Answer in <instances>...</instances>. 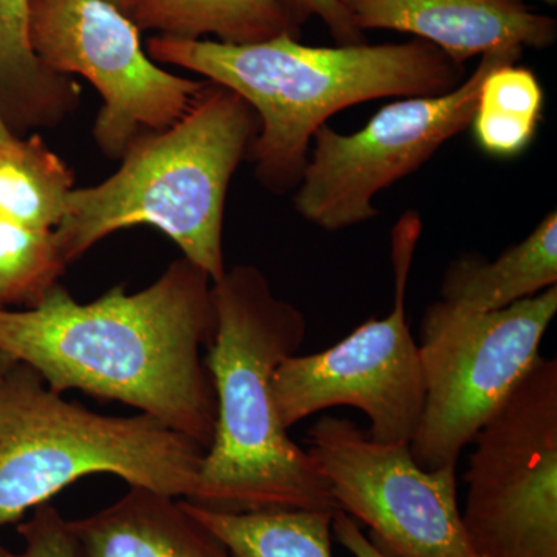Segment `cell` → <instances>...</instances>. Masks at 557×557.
Instances as JSON below:
<instances>
[{"label": "cell", "mask_w": 557, "mask_h": 557, "mask_svg": "<svg viewBox=\"0 0 557 557\" xmlns=\"http://www.w3.org/2000/svg\"><path fill=\"white\" fill-rule=\"evenodd\" d=\"M212 281L186 258L148 288L81 304L58 284L32 309H0V354L57 394L81 391L157 418L208 450L218 423L201 350L215 333Z\"/></svg>", "instance_id": "cell-1"}, {"label": "cell", "mask_w": 557, "mask_h": 557, "mask_svg": "<svg viewBox=\"0 0 557 557\" xmlns=\"http://www.w3.org/2000/svg\"><path fill=\"white\" fill-rule=\"evenodd\" d=\"M146 51L236 91L255 109L260 129L248 160L274 194L298 188L311 139L335 113L381 98L438 97L467 78L465 65L416 38L311 47L288 35L244 46L159 35Z\"/></svg>", "instance_id": "cell-2"}, {"label": "cell", "mask_w": 557, "mask_h": 557, "mask_svg": "<svg viewBox=\"0 0 557 557\" xmlns=\"http://www.w3.org/2000/svg\"><path fill=\"white\" fill-rule=\"evenodd\" d=\"M215 333L205 364L214 381L218 423L190 504L228 512L338 511L327 480L278 420L273 373L298 355L302 311L277 298L265 274L236 265L212 282Z\"/></svg>", "instance_id": "cell-3"}, {"label": "cell", "mask_w": 557, "mask_h": 557, "mask_svg": "<svg viewBox=\"0 0 557 557\" xmlns=\"http://www.w3.org/2000/svg\"><path fill=\"white\" fill-rule=\"evenodd\" d=\"M259 129L258 113L240 95L205 81L174 124L131 143L112 177L70 193L64 219L53 230L62 260L69 265L110 234L149 225L219 281L226 271V194Z\"/></svg>", "instance_id": "cell-4"}, {"label": "cell", "mask_w": 557, "mask_h": 557, "mask_svg": "<svg viewBox=\"0 0 557 557\" xmlns=\"http://www.w3.org/2000/svg\"><path fill=\"white\" fill-rule=\"evenodd\" d=\"M205 456L146 413L108 417L67 401L21 362L0 380V527L91 474L190 500Z\"/></svg>", "instance_id": "cell-5"}, {"label": "cell", "mask_w": 557, "mask_h": 557, "mask_svg": "<svg viewBox=\"0 0 557 557\" xmlns=\"http://www.w3.org/2000/svg\"><path fill=\"white\" fill-rule=\"evenodd\" d=\"M557 313V285L507 309L475 313L437 300L420 327L424 405L409 442L418 467L458 458L541 357Z\"/></svg>", "instance_id": "cell-6"}, {"label": "cell", "mask_w": 557, "mask_h": 557, "mask_svg": "<svg viewBox=\"0 0 557 557\" xmlns=\"http://www.w3.org/2000/svg\"><path fill=\"white\" fill-rule=\"evenodd\" d=\"M461 511L474 557H557V361L539 357L472 440Z\"/></svg>", "instance_id": "cell-7"}, {"label": "cell", "mask_w": 557, "mask_h": 557, "mask_svg": "<svg viewBox=\"0 0 557 557\" xmlns=\"http://www.w3.org/2000/svg\"><path fill=\"white\" fill-rule=\"evenodd\" d=\"M420 214L408 211L392 230L394 309L369 319L327 350L293 355L273 373L278 420L289 429L324 409L351 406L368 416L369 437L409 443L424 405L420 351L406 318V293L418 240Z\"/></svg>", "instance_id": "cell-8"}, {"label": "cell", "mask_w": 557, "mask_h": 557, "mask_svg": "<svg viewBox=\"0 0 557 557\" xmlns=\"http://www.w3.org/2000/svg\"><path fill=\"white\" fill-rule=\"evenodd\" d=\"M522 54V49L490 51L456 89L391 102L354 134H341L329 124L319 127L295 189L296 211L325 231L375 219L373 199L381 190L420 170L449 139L471 127L483 81L500 65L518 64Z\"/></svg>", "instance_id": "cell-9"}, {"label": "cell", "mask_w": 557, "mask_h": 557, "mask_svg": "<svg viewBox=\"0 0 557 557\" xmlns=\"http://www.w3.org/2000/svg\"><path fill=\"white\" fill-rule=\"evenodd\" d=\"M28 33L44 67L84 76L102 98L94 137L110 159L166 129L189 109L205 81L172 75L143 49L137 25L104 0H30Z\"/></svg>", "instance_id": "cell-10"}, {"label": "cell", "mask_w": 557, "mask_h": 557, "mask_svg": "<svg viewBox=\"0 0 557 557\" xmlns=\"http://www.w3.org/2000/svg\"><path fill=\"white\" fill-rule=\"evenodd\" d=\"M309 449L341 511L388 557H474L461 522L457 467L426 471L409 443H380L346 417H322Z\"/></svg>", "instance_id": "cell-11"}, {"label": "cell", "mask_w": 557, "mask_h": 557, "mask_svg": "<svg viewBox=\"0 0 557 557\" xmlns=\"http://www.w3.org/2000/svg\"><path fill=\"white\" fill-rule=\"evenodd\" d=\"M362 33L392 30L426 40L465 65L498 49H549L557 22L523 0H339Z\"/></svg>", "instance_id": "cell-12"}, {"label": "cell", "mask_w": 557, "mask_h": 557, "mask_svg": "<svg viewBox=\"0 0 557 557\" xmlns=\"http://www.w3.org/2000/svg\"><path fill=\"white\" fill-rule=\"evenodd\" d=\"M69 527L78 557H231L183 498L145 487L129 486L115 504Z\"/></svg>", "instance_id": "cell-13"}, {"label": "cell", "mask_w": 557, "mask_h": 557, "mask_svg": "<svg viewBox=\"0 0 557 557\" xmlns=\"http://www.w3.org/2000/svg\"><path fill=\"white\" fill-rule=\"evenodd\" d=\"M557 285V212L549 211L528 237L487 260L467 252L449 263L440 300L457 309L490 313Z\"/></svg>", "instance_id": "cell-14"}, {"label": "cell", "mask_w": 557, "mask_h": 557, "mask_svg": "<svg viewBox=\"0 0 557 557\" xmlns=\"http://www.w3.org/2000/svg\"><path fill=\"white\" fill-rule=\"evenodd\" d=\"M28 13L30 0H0V115L16 137L60 123L79 101L75 81L36 58Z\"/></svg>", "instance_id": "cell-15"}, {"label": "cell", "mask_w": 557, "mask_h": 557, "mask_svg": "<svg viewBox=\"0 0 557 557\" xmlns=\"http://www.w3.org/2000/svg\"><path fill=\"white\" fill-rule=\"evenodd\" d=\"M129 17L139 32L190 40L212 35L231 46L300 36L276 0H137Z\"/></svg>", "instance_id": "cell-16"}, {"label": "cell", "mask_w": 557, "mask_h": 557, "mask_svg": "<svg viewBox=\"0 0 557 557\" xmlns=\"http://www.w3.org/2000/svg\"><path fill=\"white\" fill-rule=\"evenodd\" d=\"M186 509L228 548L231 557H333L327 509L228 512L190 504Z\"/></svg>", "instance_id": "cell-17"}, {"label": "cell", "mask_w": 557, "mask_h": 557, "mask_svg": "<svg viewBox=\"0 0 557 557\" xmlns=\"http://www.w3.org/2000/svg\"><path fill=\"white\" fill-rule=\"evenodd\" d=\"M73 171L35 135L0 141V214L53 231L64 219Z\"/></svg>", "instance_id": "cell-18"}, {"label": "cell", "mask_w": 557, "mask_h": 557, "mask_svg": "<svg viewBox=\"0 0 557 557\" xmlns=\"http://www.w3.org/2000/svg\"><path fill=\"white\" fill-rule=\"evenodd\" d=\"M544 90L530 69L504 64L483 81L472 119L475 141L487 156L512 159L531 145L541 124Z\"/></svg>", "instance_id": "cell-19"}, {"label": "cell", "mask_w": 557, "mask_h": 557, "mask_svg": "<svg viewBox=\"0 0 557 557\" xmlns=\"http://www.w3.org/2000/svg\"><path fill=\"white\" fill-rule=\"evenodd\" d=\"M65 269L53 231L32 228L0 214V309L38 306L60 284Z\"/></svg>", "instance_id": "cell-20"}, {"label": "cell", "mask_w": 557, "mask_h": 557, "mask_svg": "<svg viewBox=\"0 0 557 557\" xmlns=\"http://www.w3.org/2000/svg\"><path fill=\"white\" fill-rule=\"evenodd\" d=\"M22 537L20 552H11L0 542V557H78L69 520L49 502L33 509L32 518L17 527Z\"/></svg>", "instance_id": "cell-21"}, {"label": "cell", "mask_w": 557, "mask_h": 557, "mask_svg": "<svg viewBox=\"0 0 557 557\" xmlns=\"http://www.w3.org/2000/svg\"><path fill=\"white\" fill-rule=\"evenodd\" d=\"M285 16L302 32L311 17H319L335 40L336 46H359L368 42L366 33L359 30L339 0H276Z\"/></svg>", "instance_id": "cell-22"}, {"label": "cell", "mask_w": 557, "mask_h": 557, "mask_svg": "<svg viewBox=\"0 0 557 557\" xmlns=\"http://www.w3.org/2000/svg\"><path fill=\"white\" fill-rule=\"evenodd\" d=\"M332 531L335 541L354 557H388L373 544L372 539L366 536L357 520L351 519L341 509L333 516Z\"/></svg>", "instance_id": "cell-23"}, {"label": "cell", "mask_w": 557, "mask_h": 557, "mask_svg": "<svg viewBox=\"0 0 557 557\" xmlns=\"http://www.w3.org/2000/svg\"><path fill=\"white\" fill-rule=\"evenodd\" d=\"M104 2L110 3V5L115 7L120 11H123L124 14L131 16L132 10H134L135 2L137 0H104Z\"/></svg>", "instance_id": "cell-24"}, {"label": "cell", "mask_w": 557, "mask_h": 557, "mask_svg": "<svg viewBox=\"0 0 557 557\" xmlns=\"http://www.w3.org/2000/svg\"><path fill=\"white\" fill-rule=\"evenodd\" d=\"M14 359L7 357L5 354H0V380L5 376V373L9 372L11 368L14 366Z\"/></svg>", "instance_id": "cell-25"}, {"label": "cell", "mask_w": 557, "mask_h": 557, "mask_svg": "<svg viewBox=\"0 0 557 557\" xmlns=\"http://www.w3.org/2000/svg\"><path fill=\"white\" fill-rule=\"evenodd\" d=\"M11 137H13V134H11L9 127H7L5 121H3L2 115H0V141H5V139Z\"/></svg>", "instance_id": "cell-26"}, {"label": "cell", "mask_w": 557, "mask_h": 557, "mask_svg": "<svg viewBox=\"0 0 557 557\" xmlns=\"http://www.w3.org/2000/svg\"><path fill=\"white\" fill-rule=\"evenodd\" d=\"M541 2L547 3V5L556 7L557 0H541Z\"/></svg>", "instance_id": "cell-27"}]
</instances>
